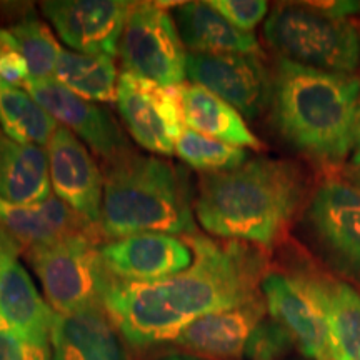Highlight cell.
<instances>
[{
    "label": "cell",
    "instance_id": "obj_7",
    "mask_svg": "<svg viewBox=\"0 0 360 360\" xmlns=\"http://www.w3.org/2000/svg\"><path fill=\"white\" fill-rule=\"evenodd\" d=\"M187 53L167 8L160 4H132L119 42L125 72L177 87L187 77Z\"/></svg>",
    "mask_w": 360,
    "mask_h": 360
},
{
    "label": "cell",
    "instance_id": "obj_6",
    "mask_svg": "<svg viewBox=\"0 0 360 360\" xmlns=\"http://www.w3.org/2000/svg\"><path fill=\"white\" fill-rule=\"evenodd\" d=\"M101 237L75 236L25 252L53 312L102 307L110 274L101 259Z\"/></svg>",
    "mask_w": 360,
    "mask_h": 360
},
{
    "label": "cell",
    "instance_id": "obj_19",
    "mask_svg": "<svg viewBox=\"0 0 360 360\" xmlns=\"http://www.w3.org/2000/svg\"><path fill=\"white\" fill-rule=\"evenodd\" d=\"M0 227L19 244L22 252L75 236L103 237L101 229L75 214L56 193L30 205L8 204L0 199Z\"/></svg>",
    "mask_w": 360,
    "mask_h": 360
},
{
    "label": "cell",
    "instance_id": "obj_26",
    "mask_svg": "<svg viewBox=\"0 0 360 360\" xmlns=\"http://www.w3.org/2000/svg\"><path fill=\"white\" fill-rule=\"evenodd\" d=\"M8 32L17 40L22 56L29 65L30 80L53 79L64 49H60L51 29L37 17H24L15 22Z\"/></svg>",
    "mask_w": 360,
    "mask_h": 360
},
{
    "label": "cell",
    "instance_id": "obj_36",
    "mask_svg": "<svg viewBox=\"0 0 360 360\" xmlns=\"http://www.w3.org/2000/svg\"><path fill=\"white\" fill-rule=\"evenodd\" d=\"M359 30H360V27H359Z\"/></svg>",
    "mask_w": 360,
    "mask_h": 360
},
{
    "label": "cell",
    "instance_id": "obj_24",
    "mask_svg": "<svg viewBox=\"0 0 360 360\" xmlns=\"http://www.w3.org/2000/svg\"><path fill=\"white\" fill-rule=\"evenodd\" d=\"M53 79L90 102L117 101V67L110 56L62 51Z\"/></svg>",
    "mask_w": 360,
    "mask_h": 360
},
{
    "label": "cell",
    "instance_id": "obj_3",
    "mask_svg": "<svg viewBox=\"0 0 360 360\" xmlns=\"http://www.w3.org/2000/svg\"><path fill=\"white\" fill-rule=\"evenodd\" d=\"M360 79L278 58L272 74L270 115L290 146L326 165L340 164L355 147Z\"/></svg>",
    "mask_w": 360,
    "mask_h": 360
},
{
    "label": "cell",
    "instance_id": "obj_16",
    "mask_svg": "<svg viewBox=\"0 0 360 360\" xmlns=\"http://www.w3.org/2000/svg\"><path fill=\"white\" fill-rule=\"evenodd\" d=\"M49 175L56 195L98 227L103 199V174L79 137L58 127L47 146ZM101 229V227H98Z\"/></svg>",
    "mask_w": 360,
    "mask_h": 360
},
{
    "label": "cell",
    "instance_id": "obj_13",
    "mask_svg": "<svg viewBox=\"0 0 360 360\" xmlns=\"http://www.w3.org/2000/svg\"><path fill=\"white\" fill-rule=\"evenodd\" d=\"M132 4L120 0H51L42 4L60 39L80 53H119V42Z\"/></svg>",
    "mask_w": 360,
    "mask_h": 360
},
{
    "label": "cell",
    "instance_id": "obj_1",
    "mask_svg": "<svg viewBox=\"0 0 360 360\" xmlns=\"http://www.w3.org/2000/svg\"><path fill=\"white\" fill-rule=\"evenodd\" d=\"M184 237L193 260L180 274L155 282L110 276L102 307L129 345L143 349L172 342L197 319L262 297L260 283L269 270L265 249L199 232Z\"/></svg>",
    "mask_w": 360,
    "mask_h": 360
},
{
    "label": "cell",
    "instance_id": "obj_23",
    "mask_svg": "<svg viewBox=\"0 0 360 360\" xmlns=\"http://www.w3.org/2000/svg\"><path fill=\"white\" fill-rule=\"evenodd\" d=\"M179 90L184 122L188 129L240 148H262V142L250 132L244 117L222 98L195 84H182Z\"/></svg>",
    "mask_w": 360,
    "mask_h": 360
},
{
    "label": "cell",
    "instance_id": "obj_15",
    "mask_svg": "<svg viewBox=\"0 0 360 360\" xmlns=\"http://www.w3.org/2000/svg\"><path fill=\"white\" fill-rule=\"evenodd\" d=\"M260 292L269 315L289 332L300 354L310 360H334L326 321L295 272L269 269Z\"/></svg>",
    "mask_w": 360,
    "mask_h": 360
},
{
    "label": "cell",
    "instance_id": "obj_11",
    "mask_svg": "<svg viewBox=\"0 0 360 360\" xmlns=\"http://www.w3.org/2000/svg\"><path fill=\"white\" fill-rule=\"evenodd\" d=\"M107 272L125 282H155L191 267L192 247L184 236L134 233L102 242L98 247Z\"/></svg>",
    "mask_w": 360,
    "mask_h": 360
},
{
    "label": "cell",
    "instance_id": "obj_32",
    "mask_svg": "<svg viewBox=\"0 0 360 360\" xmlns=\"http://www.w3.org/2000/svg\"><path fill=\"white\" fill-rule=\"evenodd\" d=\"M350 177H352L355 186L360 187V148L355 150L352 164H350Z\"/></svg>",
    "mask_w": 360,
    "mask_h": 360
},
{
    "label": "cell",
    "instance_id": "obj_14",
    "mask_svg": "<svg viewBox=\"0 0 360 360\" xmlns=\"http://www.w3.org/2000/svg\"><path fill=\"white\" fill-rule=\"evenodd\" d=\"M22 249L0 227V317L27 342L51 347L53 312L19 262Z\"/></svg>",
    "mask_w": 360,
    "mask_h": 360
},
{
    "label": "cell",
    "instance_id": "obj_28",
    "mask_svg": "<svg viewBox=\"0 0 360 360\" xmlns=\"http://www.w3.org/2000/svg\"><path fill=\"white\" fill-rule=\"evenodd\" d=\"M292 347H295V344L289 332L270 317L254 328L244 357L247 360H282Z\"/></svg>",
    "mask_w": 360,
    "mask_h": 360
},
{
    "label": "cell",
    "instance_id": "obj_25",
    "mask_svg": "<svg viewBox=\"0 0 360 360\" xmlns=\"http://www.w3.org/2000/svg\"><path fill=\"white\" fill-rule=\"evenodd\" d=\"M0 129L17 142L47 147L58 125L27 90L0 85Z\"/></svg>",
    "mask_w": 360,
    "mask_h": 360
},
{
    "label": "cell",
    "instance_id": "obj_29",
    "mask_svg": "<svg viewBox=\"0 0 360 360\" xmlns=\"http://www.w3.org/2000/svg\"><path fill=\"white\" fill-rule=\"evenodd\" d=\"M29 79V65L17 40L12 37L8 29H0V80L7 87H25Z\"/></svg>",
    "mask_w": 360,
    "mask_h": 360
},
{
    "label": "cell",
    "instance_id": "obj_5",
    "mask_svg": "<svg viewBox=\"0 0 360 360\" xmlns=\"http://www.w3.org/2000/svg\"><path fill=\"white\" fill-rule=\"evenodd\" d=\"M264 37L281 58L334 74L355 75L360 67V30L312 4H281L270 12Z\"/></svg>",
    "mask_w": 360,
    "mask_h": 360
},
{
    "label": "cell",
    "instance_id": "obj_31",
    "mask_svg": "<svg viewBox=\"0 0 360 360\" xmlns=\"http://www.w3.org/2000/svg\"><path fill=\"white\" fill-rule=\"evenodd\" d=\"M0 360H52V350L24 340L0 317Z\"/></svg>",
    "mask_w": 360,
    "mask_h": 360
},
{
    "label": "cell",
    "instance_id": "obj_18",
    "mask_svg": "<svg viewBox=\"0 0 360 360\" xmlns=\"http://www.w3.org/2000/svg\"><path fill=\"white\" fill-rule=\"evenodd\" d=\"M321 310L334 360H360V290L315 269L294 270Z\"/></svg>",
    "mask_w": 360,
    "mask_h": 360
},
{
    "label": "cell",
    "instance_id": "obj_2",
    "mask_svg": "<svg viewBox=\"0 0 360 360\" xmlns=\"http://www.w3.org/2000/svg\"><path fill=\"white\" fill-rule=\"evenodd\" d=\"M305 195L307 179L299 165L257 157L237 169L202 175L193 210L212 236L274 249L285 238Z\"/></svg>",
    "mask_w": 360,
    "mask_h": 360
},
{
    "label": "cell",
    "instance_id": "obj_22",
    "mask_svg": "<svg viewBox=\"0 0 360 360\" xmlns=\"http://www.w3.org/2000/svg\"><path fill=\"white\" fill-rule=\"evenodd\" d=\"M49 155L44 147L13 141L0 129V199L30 205L51 195Z\"/></svg>",
    "mask_w": 360,
    "mask_h": 360
},
{
    "label": "cell",
    "instance_id": "obj_17",
    "mask_svg": "<svg viewBox=\"0 0 360 360\" xmlns=\"http://www.w3.org/2000/svg\"><path fill=\"white\" fill-rule=\"evenodd\" d=\"M267 314L264 295L238 307L197 319L172 340L186 354L205 360H240L254 328Z\"/></svg>",
    "mask_w": 360,
    "mask_h": 360
},
{
    "label": "cell",
    "instance_id": "obj_34",
    "mask_svg": "<svg viewBox=\"0 0 360 360\" xmlns=\"http://www.w3.org/2000/svg\"><path fill=\"white\" fill-rule=\"evenodd\" d=\"M354 141H355V150H357V148H360V109L357 112V119H355Z\"/></svg>",
    "mask_w": 360,
    "mask_h": 360
},
{
    "label": "cell",
    "instance_id": "obj_21",
    "mask_svg": "<svg viewBox=\"0 0 360 360\" xmlns=\"http://www.w3.org/2000/svg\"><path fill=\"white\" fill-rule=\"evenodd\" d=\"M184 45L193 53H245L264 57L257 37L232 25L210 2H186L174 8Z\"/></svg>",
    "mask_w": 360,
    "mask_h": 360
},
{
    "label": "cell",
    "instance_id": "obj_9",
    "mask_svg": "<svg viewBox=\"0 0 360 360\" xmlns=\"http://www.w3.org/2000/svg\"><path fill=\"white\" fill-rule=\"evenodd\" d=\"M117 109L139 146L160 155H172L184 132L182 96L177 87L124 72L117 84Z\"/></svg>",
    "mask_w": 360,
    "mask_h": 360
},
{
    "label": "cell",
    "instance_id": "obj_4",
    "mask_svg": "<svg viewBox=\"0 0 360 360\" xmlns=\"http://www.w3.org/2000/svg\"><path fill=\"white\" fill-rule=\"evenodd\" d=\"M191 182L186 170L167 160L127 152L105 162L101 210L102 236L197 233Z\"/></svg>",
    "mask_w": 360,
    "mask_h": 360
},
{
    "label": "cell",
    "instance_id": "obj_33",
    "mask_svg": "<svg viewBox=\"0 0 360 360\" xmlns=\"http://www.w3.org/2000/svg\"><path fill=\"white\" fill-rule=\"evenodd\" d=\"M157 360H205V359L195 357V355H191V354H186V352H180V354H167V355H164V357H160Z\"/></svg>",
    "mask_w": 360,
    "mask_h": 360
},
{
    "label": "cell",
    "instance_id": "obj_10",
    "mask_svg": "<svg viewBox=\"0 0 360 360\" xmlns=\"http://www.w3.org/2000/svg\"><path fill=\"white\" fill-rule=\"evenodd\" d=\"M187 77L232 105L245 119H257L270 105L272 74L259 56L187 53Z\"/></svg>",
    "mask_w": 360,
    "mask_h": 360
},
{
    "label": "cell",
    "instance_id": "obj_20",
    "mask_svg": "<svg viewBox=\"0 0 360 360\" xmlns=\"http://www.w3.org/2000/svg\"><path fill=\"white\" fill-rule=\"evenodd\" d=\"M52 360H130L124 337L103 307L56 314Z\"/></svg>",
    "mask_w": 360,
    "mask_h": 360
},
{
    "label": "cell",
    "instance_id": "obj_27",
    "mask_svg": "<svg viewBox=\"0 0 360 360\" xmlns=\"http://www.w3.org/2000/svg\"><path fill=\"white\" fill-rule=\"evenodd\" d=\"M175 152L187 165L204 174L225 172L247 162L245 148L215 141L191 129H184Z\"/></svg>",
    "mask_w": 360,
    "mask_h": 360
},
{
    "label": "cell",
    "instance_id": "obj_12",
    "mask_svg": "<svg viewBox=\"0 0 360 360\" xmlns=\"http://www.w3.org/2000/svg\"><path fill=\"white\" fill-rule=\"evenodd\" d=\"M24 89L57 122L62 124V127L69 129L72 134L75 132L105 162L115 160L130 152L127 137L119 124L97 103L75 96L56 79H29Z\"/></svg>",
    "mask_w": 360,
    "mask_h": 360
},
{
    "label": "cell",
    "instance_id": "obj_8",
    "mask_svg": "<svg viewBox=\"0 0 360 360\" xmlns=\"http://www.w3.org/2000/svg\"><path fill=\"white\" fill-rule=\"evenodd\" d=\"M307 220L330 264L360 283V187L334 174L323 177L312 193Z\"/></svg>",
    "mask_w": 360,
    "mask_h": 360
},
{
    "label": "cell",
    "instance_id": "obj_35",
    "mask_svg": "<svg viewBox=\"0 0 360 360\" xmlns=\"http://www.w3.org/2000/svg\"><path fill=\"white\" fill-rule=\"evenodd\" d=\"M0 85H4V84H2V80H0Z\"/></svg>",
    "mask_w": 360,
    "mask_h": 360
},
{
    "label": "cell",
    "instance_id": "obj_30",
    "mask_svg": "<svg viewBox=\"0 0 360 360\" xmlns=\"http://www.w3.org/2000/svg\"><path fill=\"white\" fill-rule=\"evenodd\" d=\"M210 6L244 32L254 30L269 12V4L262 0H210Z\"/></svg>",
    "mask_w": 360,
    "mask_h": 360
}]
</instances>
